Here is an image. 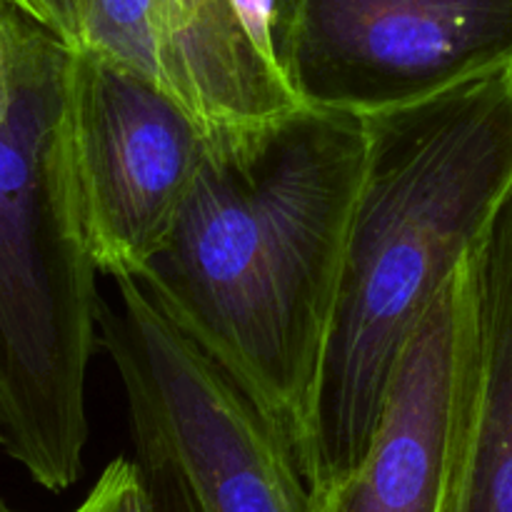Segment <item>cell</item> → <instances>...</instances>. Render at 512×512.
Here are the masks:
<instances>
[{
  "instance_id": "6da1fadb",
  "label": "cell",
  "mask_w": 512,
  "mask_h": 512,
  "mask_svg": "<svg viewBox=\"0 0 512 512\" xmlns=\"http://www.w3.org/2000/svg\"><path fill=\"white\" fill-rule=\"evenodd\" d=\"M365 153V118L308 105L255 128L215 130L168 240L135 275L268 413L295 460Z\"/></svg>"
},
{
  "instance_id": "7a4b0ae2",
  "label": "cell",
  "mask_w": 512,
  "mask_h": 512,
  "mask_svg": "<svg viewBox=\"0 0 512 512\" xmlns=\"http://www.w3.org/2000/svg\"><path fill=\"white\" fill-rule=\"evenodd\" d=\"M333 323L298 465L315 498L373 443L403 350L512 193V65L365 118Z\"/></svg>"
},
{
  "instance_id": "3957f363",
  "label": "cell",
  "mask_w": 512,
  "mask_h": 512,
  "mask_svg": "<svg viewBox=\"0 0 512 512\" xmlns=\"http://www.w3.org/2000/svg\"><path fill=\"white\" fill-rule=\"evenodd\" d=\"M68 58L35 20L18 103L0 125V448L50 493L83 475L103 303L70 178Z\"/></svg>"
},
{
  "instance_id": "277c9868",
  "label": "cell",
  "mask_w": 512,
  "mask_h": 512,
  "mask_svg": "<svg viewBox=\"0 0 512 512\" xmlns=\"http://www.w3.org/2000/svg\"><path fill=\"white\" fill-rule=\"evenodd\" d=\"M98 345L128 400L138 453L158 455L200 512H315L288 440L203 348L185 338L128 275L110 278Z\"/></svg>"
},
{
  "instance_id": "5b68a950",
  "label": "cell",
  "mask_w": 512,
  "mask_h": 512,
  "mask_svg": "<svg viewBox=\"0 0 512 512\" xmlns=\"http://www.w3.org/2000/svg\"><path fill=\"white\" fill-rule=\"evenodd\" d=\"M273 43L300 105L370 118L512 65V0H275Z\"/></svg>"
},
{
  "instance_id": "8992f818",
  "label": "cell",
  "mask_w": 512,
  "mask_h": 512,
  "mask_svg": "<svg viewBox=\"0 0 512 512\" xmlns=\"http://www.w3.org/2000/svg\"><path fill=\"white\" fill-rule=\"evenodd\" d=\"M65 140L85 240L105 278H135L163 248L210 133L158 80L70 48Z\"/></svg>"
},
{
  "instance_id": "52a82bcc",
  "label": "cell",
  "mask_w": 512,
  "mask_h": 512,
  "mask_svg": "<svg viewBox=\"0 0 512 512\" xmlns=\"http://www.w3.org/2000/svg\"><path fill=\"white\" fill-rule=\"evenodd\" d=\"M470 328L473 255L405 345L365 458L315 498V512L453 510Z\"/></svg>"
},
{
  "instance_id": "ba28073f",
  "label": "cell",
  "mask_w": 512,
  "mask_h": 512,
  "mask_svg": "<svg viewBox=\"0 0 512 512\" xmlns=\"http://www.w3.org/2000/svg\"><path fill=\"white\" fill-rule=\"evenodd\" d=\"M450 512H512V193L473 253V328Z\"/></svg>"
},
{
  "instance_id": "9c48e42d",
  "label": "cell",
  "mask_w": 512,
  "mask_h": 512,
  "mask_svg": "<svg viewBox=\"0 0 512 512\" xmlns=\"http://www.w3.org/2000/svg\"><path fill=\"white\" fill-rule=\"evenodd\" d=\"M153 33L160 85L208 133L255 128L300 108L230 0H153Z\"/></svg>"
},
{
  "instance_id": "30bf717a",
  "label": "cell",
  "mask_w": 512,
  "mask_h": 512,
  "mask_svg": "<svg viewBox=\"0 0 512 512\" xmlns=\"http://www.w3.org/2000/svg\"><path fill=\"white\" fill-rule=\"evenodd\" d=\"M75 50H90L158 80L153 0H90Z\"/></svg>"
},
{
  "instance_id": "8fae6325",
  "label": "cell",
  "mask_w": 512,
  "mask_h": 512,
  "mask_svg": "<svg viewBox=\"0 0 512 512\" xmlns=\"http://www.w3.org/2000/svg\"><path fill=\"white\" fill-rule=\"evenodd\" d=\"M73 512H158L138 460L115 458Z\"/></svg>"
},
{
  "instance_id": "7c38bea8",
  "label": "cell",
  "mask_w": 512,
  "mask_h": 512,
  "mask_svg": "<svg viewBox=\"0 0 512 512\" xmlns=\"http://www.w3.org/2000/svg\"><path fill=\"white\" fill-rule=\"evenodd\" d=\"M35 18L3 0L0 3V125L10 118L18 103L20 80H23L25 45Z\"/></svg>"
},
{
  "instance_id": "4fadbf2b",
  "label": "cell",
  "mask_w": 512,
  "mask_h": 512,
  "mask_svg": "<svg viewBox=\"0 0 512 512\" xmlns=\"http://www.w3.org/2000/svg\"><path fill=\"white\" fill-rule=\"evenodd\" d=\"M58 35L68 48H80L90 0H8Z\"/></svg>"
},
{
  "instance_id": "5bb4252c",
  "label": "cell",
  "mask_w": 512,
  "mask_h": 512,
  "mask_svg": "<svg viewBox=\"0 0 512 512\" xmlns=\"http://www.w3.org/2000/svg\"><path fill=\"white\" fill-rule=\"evenodd\" d=\"M138 463L148 478L158 512H200L180 475L165 460H160L158 455L138 453Z\"/></svg>"
},
{
  "instance_id": "9a60e30c",
  "label": "cell",
  "mask_w": 512,
  "mask_h": 512,
  "mask_svg": "<svg viewBox=\"0 0 512 512\" xmlns=\"http://www.w3.org/2000/svg\"><path fill=\"white\" fill-rule=\"evenodd\" d=\"M255 48L275 63V0H230ZM278 65V63H275Z\"/></svg>"
},
{
  "instance_id": "2e32d148",
  "label": "cell",
  "mask_w": 512,
  "mask_h": 512,
  "mask_svg": "<svg viewBox=\"0 0 512 512\" xmlns=\"http://www.w3.org/2000/svg\"><path fill=\"white\" fill-rule=\"evenodd\" d=\"M0 512H18V510H13V508H10V505H5L3 500H0Z\"/></svg>"
},
{
  "instance_id": "e0dca14e",
  "label": "cell",
  "mask_w": 512,
  "mask_h": 512,
  "mask_svg": "<svg viewBox=\"0 0 512 512\" xmlns=\"http://www.w3.org/2000/svg\"><path fill=\"white\" fill-rule=\"evenodd\" d=\"M0 3H3V0H0Z\"/></svg>"
}]
</instances>
